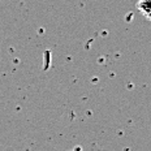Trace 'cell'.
Segmentation results:
<instances>
[{
  "instance_id": "cell-1",
  "label": "cell",
  "mask_w": 151,
  "mask_h": 151,
  "mask_svg": "<svg viewBox=\"0 0 151 151\" xmlns=\"http://www.w3.org/2000/svg\"><path fill=\"white\" fill-rule=\"evenodd\" d=\"M137 8L145 17L151 21V0H139Z\"/></svg>"
}]
</instances>
